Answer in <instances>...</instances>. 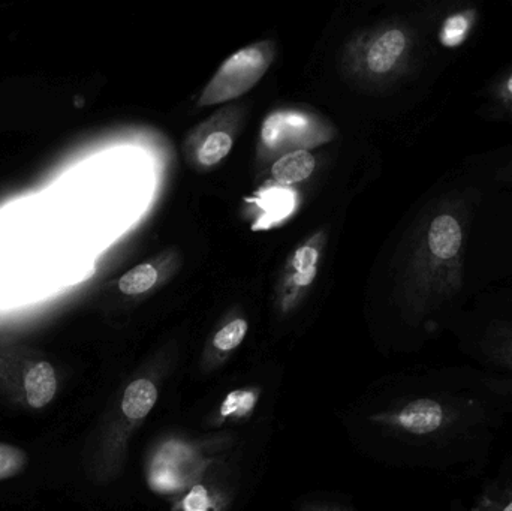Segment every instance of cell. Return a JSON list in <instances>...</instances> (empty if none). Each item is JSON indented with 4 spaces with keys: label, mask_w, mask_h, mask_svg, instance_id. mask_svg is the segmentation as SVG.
<instances>
[{
    "label": "cell",
    "mask_w": 512,
    "mask_h": 511,
    "mask_svg": "<svg viewBox=\"0 0 512 511\" xmlns=\"http://www.w3.org/2000/svg\"><path fill=\"white\" fill-rule=\"evenodd\" d=\"M27 402L32 408H44L56 395L57 380L53 366L47 362L38 363L27 372L24 380Z\"/></svg>",
    "instance_id": "10"
},
{
    "label": "cell",
    "mask_w": 512,
    "mask_h": 511,
    "mask_svg": "<svg viewBox=\"0 0 512 511\" xmlns=\"http://www.w3.org/2000/svg\"><path fill=\"white\" fill-rule=\"evenodd\" d=\"M474 11H459L448 14L447 20L444 21V26L441 29V41L445 47L454 48L462 44L471 30L472 24L475 23Z\"/></svg>",
    "instance_id": "14"
},
{
    "label": "cell",
    "mask_w": 512,
    "mask_h": 511,
    "mask_svg": "<svg viewBox=\"0 0 512 511\" xmlns=\"http://www.w3.org/2000/svg\"><path fill=\"white\" fill-rule=\"evenodd\" d=\"M480 198L472 186L448 189L421 225L411 261V302L424 338L450 330L460 315L466 246Z\"/></svg>",
    "instance_id": "2"
},
{
    "label": "cell",
    "mask_w": 512,
    "mask_h": 511,
    "mask_svg": "<svg viewBox=\"0 0 512 511\" xmlns=\"http://www.w3.org/2000/svg\"><path fill=\"white\" fill-rule=\"evenodd\" d=\"M316 128V120L298 111H277L267 117L262 126V141L265 146L280 147L288 149L292 147V152L301 150V147L318 146L321 138H328L322 135Z\"/></svg>",
    "instance_id": "5"
},
{
    "label": "cell",
    "mask_w": 512,
    "mask_h": 511,
    "mask_svg": "<svg viewBox=\"0 0 512 511\" xmlns=\"http://www.w3.org/2000/svg\"><path fill=\"white\" fill-rule=\"evenodd\" d=\"M233 137L225 131H213L204 138L198 146L197 159L201 167L212 168L221 164L231 150H233Z\"/></svg>",
    "instance_id": "12"
},
{
    "label": "cell",
    "mask_w": 512,
    "mask_h": 511,
    "mask_svg": "<svg viewBox=\"0 0 512 511\" xmlns=\"http://www.w3.org/2000/svg\"><path fill=\"white\" fill-rule=\"evenodd\" d=\"M153 486L162 489V491H170V489L177 488V482L173 474L159 470L153 474Z\"/></svg>",
    "instance_id": "20"
},
{
    "label": "cell",
    "mask_w": 512,
    "mask_h": 511,
    "mask_svg": "<svg viewBox=\"0 0 512 511\" xmlns=\"http://www.w3.org/2000/svg\"><path fill=\"white\" fill-rule=\"evenodd\" d=\"M255 404V395L251 392H234L228 396L222 407V416H245Z\"/></svg>",
    "instance_id": "18"
},
{
    "label": "cell",
    "mask_w": 512,
    "mask_h": 511,
    "mask_svg": "<svg viewBox=\"0 0 512 511\" xmlns=\"http://www.w3.org/2000/svg\"><path fill=\"white\" fill-rule=\"evenodd\" d=\"M414 47V35L402 26L379 33L367 48L366 65L373 75L387 77L402 69Z\"/></svg>",
    "instance_id": "6"
},
{
    "label": "cell",
    "mask_w": 512,
    "mask_h": 511,
    "mask_svg": "<svg viewBox=\"0 0 512 511\" xmlns=\"http://www.w3.org/2000/svg\"><path fill=\"white\" fill-rule=\"evenodd\" d=\"M159 273L153 264L143 263L134 267L120 278L119 290L126 296H138L147 293L158 282Z\"/></svg>",
    "instance_id": "13"
},
{
    "label": "cell",
    "mask_w": 512,
    "mask_h": 511,
    "mask_svg": "<svg viewBox=\"0 0 512 511\" xmlns=\"http://www.w3.org/2000/svg\"><path fill=\"white\" fill-rule=\"evenodd\" d=\"M483 114L492 120L512 122V65L487 84Z\"/></svg>",
    "instance_id": "8"
},
{
    "label": "cell",
    "mask_w": 512,
    "mask_h": 511,
    "mask_svg": "<svg viewBox=\"0 0 512 511\" xmlns=\"http://www.w3.org/2000/svg\"><path fill=\"white\" fill-rule=\"evenodd\" d=\"M396 410L381 414L412 459L453 480L486 473L512 416V377L477 365H447L415 377Z\"/></svg>",
    "instance_id": "1"
},
{
    "label": "cell",
    "mask_w": 512,
    "mask_h": 511,
    "mask_svg": "<svg viewBox=\"0 0 512 511\" xmlns=\"http://www.w3.org/2000/svg\"><path fill=\"white\" fill-rule=\"evenodd\" d=\"M512 123V122H511Z\"/></svg>",
    "instance_id": "23"
},
{
    "label": "cell",
    "mask_w": 512,
    "mask_h": 511,
    "mask_svg": "<svg viewBox=\"0 0 512 511\" xmlns=\"http://www.w3.org/2000/svg\"><path fill=\"white\" fill-rule=\"evenodd\" d=\"M246 333H248V323L243 318H237L216 333L215 347L221 351L234 350L242 344Z\"/></svg>",
    "instance_id": "17"
},
{
    "label": "cell",
    "mask_w": 512,
    "mask_h": 511,
    "mask_svg": "<svg viewBox=\"0 0 512 511\" xmlns=\"http://www.w3.org/2000/svg\"><path fill=\"white\" fill-rule=\"evenodd\" d=\"M316 275H318V270H312V272L294 273V275L291 276L292 285L297 288L309 287V285L315 281Z\"/></svg>",
    "instance_id": "21"
},
{
    "label": "cell",
    "mask_w": 512,
    "mask_h": 511,
    "mask_svg": "<svg viewBox=\"0 0 512 511\" xmlns=\"http://www.w3.org/2000/svg\"><path fill=\"white\" fill-rule=\"evenodd\" d=\"M209 495H207L206 489L203 486H195L188 497H186L185 511H207L209 510Z\"/></svg>",
    "instance_id": "19"
},
{
    "label": "cell",
    "mask_w": 512,
    "mask_h": 511,
    "mask_svg": "<svg viewBox=\"0 0 512 511\" xmlns=\"http://www.w3.org/2000/svg\"><path fill=\"white\" fill-rule=\"evenodd\" d=\"M156 399H158V390L155 384L146 378H140L129 384L126 389L122 402L123 413L131 420L144 419L155 407Z\"/></svg>",
    "instance_id": "11"
},
{
    "label": "cell",
    "mask_w": 512,
    "mask_h": 511,
    "mask_svg": "<svg viewBox=\"0 0 512 511\" xmlns=\"http://www.w3.org/2000/svg\"><path fill=\"white\" fill-rule=\"evenodd\" d=\"M274 53L273 42L262 41L228 57L201 93L198 105L224 104L248 93L270 68Z\"/></svg>",
    "instance_id": "4"
},
{
    "label": "cell",
    "mask_w": 512,
    "mask_h": 511,
    "mask_svg": "<svg viewBox=\"0 0 512 511\" xmlns=\"http://www.w3.org/2000/svg\"><path fill=\"white\" fill-rule=\"evenodd\" d=\"M496 180L502 183H510L512 185V161L502 165L496 173Z\"/></svg>",
    "instance_id": "22"
},
{
    "label": "cell",
    "mask_w": 512,
    "mask_h": 511,
    "mask_svg": "<svg viewBox=\"0 0 512 511\" xmlns=\"http://www.w3.org/2000/svg\"><path fill=\"white\" fill-rule=\"evenodd\" d=\"M450 330L477 366L512 377V314L459 315Z\"/></svg>",
    "instance_id": "3"
},
{
    "label": "cell",
    "mask_w": 512,
    "mask_h": 511,
    "mask_svg": "<svg viewBox=\"0 0 512 511\" xmlns=\"http://www.w3.org/2000/svg\"><path fill=\"white\" fill-rule=\"evenodd\" d=\"M316 168L315 156L306 149L286 153L271 167V176L282 185H294L312 176Z\"/></svg>",
    "instance_id": "9"
},
{
    "label": "cell",
    "mask_w": 512,
    "mask_h": 511,
    "mask_svg": "<svg viewBox=\"0 0 512 511\" xmlns=\"http://www.w3.org/2000/svg\"><path fill=\"white\" fill-rule=\"evenodd\" d=\"M447 511H512V455L501 462L495 476L484 480L471 503L453 500Z\"/></svg>",
    "instance_id": "7"
},
{
    "label": "cell",
    "mask_w": 512,
    "mask_h": 511,
    "mask_svg": "<svg viewBox=\"0 0 512 511\" xmlns=\"http://www.w3.org/2000/svg\"><path fill=\"white\" fill-rule=\"evenodd\" d=\"M319 255H321V242H319V237H313L310 242L300 246L292 255L291 266L294 273L318 270Z\"/></svg>",
    "instance_id": "15"
},
{
    "label": "cell",
    "mask_w": 512,
    "mask_h": 511,
    "mask_svg": "<svg viewBox=\"0 0 512 511\" xmlns=\"http://www.w3.org/2000/svg\"><path fill=\"white\" fill-rule=\"evenodd\" d=\"M27 455L18 447L0 444V480L11 479L24 470Z\"/></svg>",
    "instance_id": "16"
}]
</instances>
